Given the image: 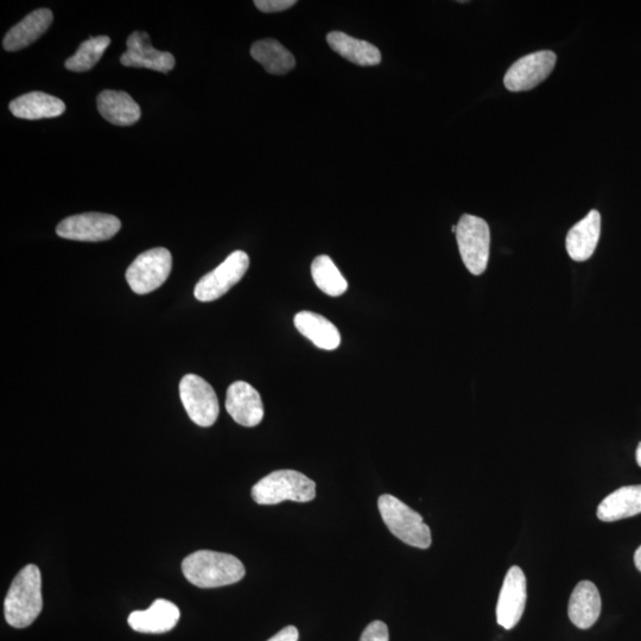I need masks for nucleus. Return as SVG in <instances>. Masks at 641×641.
I'll return each mask as SVG.
<instances>
[{
	"label": "nucleus",
	"mask_w": 641,
	"mask_h": 641,
	"mask_svg": "<svg viewBox=\"0 0 641 641\" xmlns=\"http://www.w3.org/2000/svg\"><path fill=\"white\" fill-rule=\"evenodd\" d=\"M329 47L354 65L363 67L378 66L382 61L379 49L370 42L358 40L341 31H332L327 35Z\"/></svg>",
	"instance_id": "4be33fe9"
},
{
	"label": "nucleus",
	"mask_w": 641,
	"mask_h": 641,
	"mask_svg": "<svg viewBox=\"0 0 641 641\" xmlns=\"http://www.w3.org/2000/svg\"><path fill=\"white\" fill-rule=\"evenodd\" d=\"M9 107L15 117L27 120L56 118L66 111L61 99L43 92L24 94L12 100Z\"/></svg>",
	"instance_id": "6ab92c4d"
},
{
	"label": "nucleus",
	"mask_w": 641,
	"mask_h": 641,
	"mask_svg": "<svg viewBox=\"0 0 641 641\" xmlns=\"http://www.w3.org/2000/svg\"><path fill=\"white\" fill-rule=\"evenodd\" d=\"M250 257L244 251L231 253L217 269L203 276L196 284L194 295L200 302H212L238 284L249 270Z\"/></svg>",
	"instance_id": "6e6552de"
},
{
	"label": "nucleus",
	"mask_w": 641,
	"mask_h": 641,
	"mask_svg": "<svg viewBox=\"0 0 641 641\" xmlns=\"http://www.w3.org/2000/svg\"><path fill=\"white\" fill-rule=\"evenodd\" d=\"M126 46L128 50L120 57L125 67L148 68L164 74L175 67V57L152 47L150 36L143 31H135Z\"/></svg>",
	"instance_id": "f8f14e48"
},
{
	"label": "nucleus",
	"mask_w": 641,
	"mask_h": 641,
	"mask_svg": "<svg viewBox=\"0 0 641 641\" xmlns=\"http://www.w3.org/2000/svg\"><path fill=\"white\" fill-rule=\"evenodd\" d=\"M601 233V215L589 212L587 217L571 228L567 236V251L575 262H586L593 256Z\"/></svg>",
	"instance_id": "2eb2a0df"
},
{
	"label": "nucleus",
	"mask_w": 641,
	"mask_h": 641,
	"mask_svg": "<svg viewBox=\"0 0 641 641\" xmlns=\"http://www.w3.org/2000/svg\"><path fill=\"white\" fill-rule=\"evenodd\" d=\"M42 608L41 571L35 564H29L19 571L6 594L5 619L12 627H29L41 614Z\"/></svg>",
	"instance_id": "f03ea898"
},
{
	"label": "nucleus",
	"mask_w": 641,
	"mask_h": 641,
	"mask_svg": "<svg viewBox=\"0 0 641 641\" xmlns=\"http://www.w3.org/2000/svg\"><path fill=\"white\" fill-rule=\"evenodd\" d=\"M315 497V482L291 469L272 472L252 488V498L259 505H277L285 500L309 503Z\"/></svg>",
	"instance_id": "7ed1b4c3"
},
{
	"label": "nucleus",
	"mask_w": 641,
	"mask_h": 641,
	"mask_svg": "<svg viewBox=\"0 0 641 641\" xmlns=\"http://www.w3.org/2000/svg\"><path fill=\"white\" fill-rule=\"evenodd\" d=\"M312 276L316 287L328 296L339 297L348 289L347 279L342 276L329 256L323 255L314 259Z\"/></svg>",
	"instance_id": "b1692460"
},
{
	"label": "nucleus",
	"mask_w": 641,
	"mask_h": 641,
	"mask_svg": "<svg viewBox=\"0 0 641 641\" xmlns=\"http://www.w3.org/2000/svg\"><path fill=\"white\" fill-rule=\"evenodd\" d=\"M526 599H528V585L524 571L519 567H512L507 571L503 587H501L498 605L497 621L505 630H512L522 619Z\"/></svg>",
	"instance_id": "9b49d317"
},
{
	"label": "nucleus",
	"mask_w": 641,
	"mask_h": 641,
	"mask_svg": "<svg viewBox=\"0 0 641 641\" xmlns=\"http://www.w3.org/2000/svg\"><path fill=\"white\" fill-rule=\"evenodd\" d=\"M120 228L122 222L114 215L84 213L62 220L56 227V233L63 239L98 243L116 236Z\"/></svg>",
	"instance_id": "1a4fd4ad"
},
{
	"label": "nucleus",
	"mask_w": 641,
	"mask_h": 641,
	"mask_svg": "<svg viewBox=\"0 0 641 641\" xmlns=\"http://www.w3.org/2000/svg\"><path fill=\"white\" fill-rule=\"evenodd\" d=\"M379 512L385 525L405 544L418 549H428L431 545V531L420 513L410 509L403 501L390 494L378 500Z\"/></svg>",
	"instance_id": "20e7f679"
},
{
	"label": "nucleus",
	"mask_w": 641,
	"mask_h": 641,
	"mask_svg": "<svg viewBox=\"0 0 641 641\" xmlns=\"http://www.w3.org/2000/svg\"><path fill=\"white\" fill-rule=\"evenodd\" d=\"M641 513V485L625 486L609 494L598 507L601 522L612 523Z\"/></svg>",
	"instance_id": "a211bd4d"
},
{
	"label": "nucleus",
	"mask_w": 641,
	"mask_h": 641,
	"mask_svg": "<svg viewBox=\"0 0 641 641\" xmlns=\"http://www.w3.org/2000/svg\"><path fill=\"white\" fill-rule=\"evenodd\" d=\"M180 397L190 420L199 427H212L217 422L220 412L217 393L205 379L196 374L184 376L180 383Z\"/></svg>",
	"instance_id": "0eeeda50"
},
{
	"label": "nucleus",
	"mask_w": 641,
	"mask_h": 641,
	"mask_svg": "<svg viewBox=\"0 0 641 641\" xmlns=\"http://www.w3.org/2000/svg\"><path fill=\"white\" fill-rule=\"evenodd\" d=\"M110 44L111 38L109 36L92 37L90 40L82 42L76 53L65 62V67L68 71L75 73L91 71L103 57Z\"/></svg>",
	"instance_id": "393cba45"
},
{
	"label": "nucleus",
	"mask_w": 641,
	"mask_h": 641,
	"mask_svg": "<svg viewBox=\"0 0 641 641\" xmlns=\"http://www.w3.org/2000/svg\"><path fill=\"white\" fill-rule=\"evenodd\" d=\"M180 609L173 602L158 599L147 611H136L129 615L128 623L133 631L148 634L167 633L180 620Z\"/></svg>",
	"instance_id": "4468645a"
},
{
	"label": "nucleus",
	"mask_w": 641,
	"mask_h": 641,
	"mask_svg": "<svg viewBox=\"0 0 641 641\" xmlns=\"http://www.w3.org/2000/svg\"><path fill=\"white\" fill-rule=\"evenodd\" d=\"M251 56L265 71L274 75H284L296 66L293 54L274 38H266L252 44Z\"/></svg>",
	"instance_id": "5701e85b"
},
{
	"label": "nucleus",
	"mask_w": 641,
	"mask_h": 641,
	"mask_svg": "<svg viewBox=\"0 0 641 641\" xmlns=\"http://www.w3.org/2000/svg\"><path fill=\"white\" fill-rule=\"evenodd\" d=\"M182 573L196 587L219 588L243 580L246 570L236 556L199 550L184 558Z\"/></svg>",
	"instance_id": "f257e3e1"
},
{
	"label": "nucleus",
	"mask_w": 641,
	"mask_h": 641,
	"mask_svg": "<svg viewBox=\"0 0 641 641\" xmlns=\"http://www.w3.org/2000/svg\"><path fill=\"white\" fill-rule=\"evenodd\" d=\"M98 111L107 122L129 126L141 119V107L131 95L122 91H104L98 97Z\"/></svg>",
	"instance_id": "aec40b11"
},
{
	"label": "nucleus",
	"mask_w": 641,
	"mask_h": 641,
	"mask_svg": "<svg viewBox=\"0 0 641 641\" xmlns=\"http://www.w3.org/2000/svg\"><path fill=\"white\" fill-rule=\"evenodd\" d=\"M53 19V12L49 9H38L31 12L5 35L4 49L8 52H18V50L29 47L46 33L52 25Z\"/></svg>",
	"instance_id": "f3484780"
},
{
	"label": "nucleus",
	"mask_w": 641,
	"mask_h": 641,
	"mask_svg": "<svg viewBox=\"0 0 641 641\" xmlns=\"http://www.w3.org/2000/svg\"><path fill=\"white\" fill-rule=\"evenodd\" d=\"M296 0H256L257 9L265 14H275L293 8Z\"/></svg>",
	"instance_id": "bb28decb"
},
{
	"label": "nucleus",
	"mask_w": 641,
	"mask_h": 641,
	"mask_svg": "<svg viewBox=\"0 0 641 641\" xmlns=\"http://www.w3.org/2000/svg\"><path fill=\"white\" fill-rule=\"evenodd\" d=\"M295 327L316 347L325 351H334L341 345V334L332 322L320 314L301 312L294 319Z\"/></svg>",
	"instance_id": "412c9836"
},
{
	"label": "nucleus",
	"mask_w": 641,
	"mask_h": 641,
	"mask_svg": "<svg viewBox=\"0 0 641 641\" xmlns=\"http://www.w3.org/2000/svg\"><path fill=\"white\" fill-rule=\"evenodd\" d=\"M452 231H453L454 233H456V226H453V227H452Z\"/></svg>",
	"instance_id": "7c9ffc66"
},
{
	"label": "nucleus",
	"mask_w": 641,
	"mask_h": 641,
	"mask_svg": "<svg viewBox=\"0 0 641 641\" xmlns=\"http://www.w3.org/2000/svg\"><path fill=\"white\" fill-rule=\"evenodd\" d=\"M226 410L234 421L246 428L257 427L264 418L262 397L246 382H236L228 387Z\"/></svg>",
	"instance_id": "ddd939ff"
},
{
	"label": "nucleus",
	"mask_w": 641,
	"mask_h": 641,
	"mask_svg": "<svg viewBox=\"0 0 641 641\" xmlns=\"http://www.w3.org/2000/svg\"><path fill=\"white\" fill-rule=\"evenodd\" d=\"M556 54L542 50L514 62L505 75V86L511 92L530 91L548 78L556 65Z\"/></svg>",
	"instance_id": "9d476101"
},
{
	"label": "nucleus",
	"mask_w": 641,
	"mask_h": 641,
	"mask_svg": "<svg viewBox=\"0 0 641 641\" xmlns=\"http://www.w3.org/2000/svg\"><path fill=\"white\" fill-rule=\"evenodd\" d=\"M601 613V596L599 589L593 582L582 581L574 589L570 596L568 614L576 627L581 630H588L596 621Z\"/></svg>",
	"instance_id": "dca6fc26"
},
{
	"label": "nucleus",
	"mask_w": 641,
	"mask_h": 641,
	"mask_svg": "<svg viewBox=\"0 0 641 641\" xmlns=\"http://www.w3.org/2000/svg\"><path fill=\"white\" fill-rule=\"evenodd\" d=\"M389 628L383 621H373L361 634L360 641H389Z\"/></svg>",
	"instance_id": "a878e982"
},
{
	"label": "nucleus",
	"mask_w": 641,
	"mask_h": 641,
	"mask_svg": "<svg viewBox=\"0 0 641 641\" xmlns=\"http://www.w3.org/2000/svg\"><path fill=\"white\" fill-rule=\"evenodd\" d=\"M455 234L462 262L468 271L474 276L484 274L491 247V232L487 222L475 215H462Z\"/></svg>",
	"instance_id": "39448f33"
},
{
	"label": "nucleus",
	"mask_w": 641,
	"mask_h": 641,
	"mask_svg": "<svg viewBox=\"0 0 641 641\" xmlns=\"http://www.w3.org/2000/svg\"><path fill=\"white\" fill-rule=\"evenodd\" d=\"M171 268V253L163 247H157L135 259L126 271V281L133 293L147 295L162 287L170 275Z\"/></svg>",
	"instance_id": "423d86ee"
},
{
	"label": "nucleus",
	"mask_w": 641,
	"mask_h": 641,
	"mask_svg": "<svg viewBox=\"0 0 641 641\" xmlns=\"http://www.w3.org/2000/svg\"><path fill=\"white\" fill-rule=\"evenodd\" d=\"M298 638H300V634H298L297 628L295 626H288L268 641H298Z\"/></svg>",
	"instance_id": "cd10ccee"
},
{
	"label": "nucleus",
	"mask_w": 641,
	"mask_h": 641,
	"mask_svg": "<svg viewBox=\"0 0 641 641\" xmlns=\"http://www.w3.org/2000/svg\"><path fill=\"white\" fill-rule=\"evenodd\" d=\"M636 458L638 465L641 467V442L639 443V446L637 448Z\"/></svg>",
	"instance_id": "c756f323"
},
{
	"label": "nucleus",
	"mask_w": 641,
	"mask_h": 641,
	"mask_svg": "<svg viewBox=\"0 0 641 641\" xmlns=\"http://www.w3.org/2000/svg\"><path fill=\"white\" fill-rule=\"evenodd\" d=\"M634 564H636L637 569L641 571V547H639L636 554H634Z\"/></svg>",
	"instance_id": "c85d7f7f"
}]
</instances>
